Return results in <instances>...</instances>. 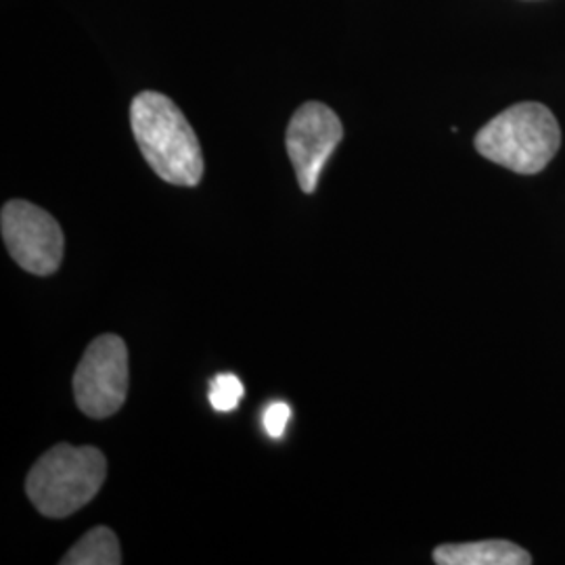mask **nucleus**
Segmentation results:
<instances>
[{
    "label": "nucleus",
    "mask_w": 565,
    "mask_h": 565,
    "mask_svg": "<svg viewBox=\"0 0 565 565\" xmlns=\"http://www.w3.org/2000/svg\"><path fill=\"white\" fill-rule=\"evenodd\" d=\"M128 396V348L118 335L105 333L88 343L74 373V398L90 419L116 415Z\"/></svg>",
    "instance_id": "4"
},
{
    "label": "nucleus",
    "mask_w": 565,
    "mask_h": 565,
    "mask_svg": "<svg viewBox=\"0 0 565 565\" xmlns=\"http://www.w3.org/2000/svg\"><path fill=\"white\" fill-rule=\"evenodd\" d=\"M2 239L9 256L25 273L49 277L63 263V231L60 223L39 205L13 200L2 205L0 214Z\"/></svg>",
    "instance_id": "5"
},
{
    "label": "nucleus",
    "mask_w": 565,
    "mask_h": 565,
    "mask_svg": "<svg viewBox=\"0 0 565 565\" xmlns=\"http://www.w3.org/2000/svg\"><path fill=\"white\" fill-rule=\"evenodd\" d=\"M342 139V120L323 103H303L294 114L287 126L285 142L303 193L317 191L324 163L329 162Z\"/></svg>",
    "instance_id": "6"
},
{
    "label": "nucleus",
    "mask_w": 565,
    "mask_h": 565,
    "mask_svg": "<svg viewBox=\"0 0 565 565\" xmlns=\"http://www.w3.org/2000/svg\"><path fill=\"white\" fill-rule=\"evenodd\" d=\"M434 562L438 565H530L532 555L509 541H478L438 546Z\"/></svg>",
    "instance_id": "7"
},
{
    "label": "nucleus",
    "mask_w": 565,
    "mask_h": 565,
    "mask_svg": "<svg viewBox=\"0 0 565 565\" xmlns=\"http://www.w3.org/2000/svg\"><path fill=\"white\" fill-rule=\"evenodd\" d=\"M130 126L142 158L162 181L195 186L203 177L202 145L177 103L145 90L130 105Z\"/></svg>",
    "instance_id": "1"
},
{
    "label": "nucleus",
    "mask_w": 565,
    "mask_h": 565,
    "mask_svg": "<svg viewBox=\"0 0 565 565\" xmlns=\"http://www.w3.org/2000/svg\"><path fill=\"white\" fill-rule=\"evenodd\" d=\"M107 461L95 446H53L32 467L25 492L44 518L63 520L88 505L102 490Z\"/></svg>",
    "instance_id": "2"
},
{
    "label": "nucleus",
    "mask_w": 565,
    "mask_h": 565,
    "mask_svg": "<svg viewBox=\"0 0 565 565\" xmlns=\"http://www.w3.org/2000/svg\"><path fill=\"white\" fill-rule=\"evenodd\" d=\"M121 551L118 536L107 525L93 527L72 546L61 565H120Z\"/></svg>",
    "instance_id": "8"
},
{
    "label": "nucleus",
    "mask_w": 565,
    "mask_h": 565,
    "mask_svg": "<svg viewBox=\"0 0 565 565\" xmlns=\"http://www.w3.org/2000/svg\"><path fill=\"white\" fill-rule=\"evenodd\" d=\"M243 396H245L243 382L237 375H233V373H221V375H216V377L212 380V384H210V394H207L210 404H212L218 413H231V411H235V408L239 406V403H242Z\"/></svg>",
    "instance_id": "9"
},
{
    "label": "nucleus",
    "mask_w": 565,
    "mask_h": 565,
    "mask_svg": "<svg viewBox=\"0 0 565 565\" xmlns=\"http://www.w3.org/2000/svg\"><path fill=\"white\" fill-rule=\"evenodd\" d=\"M289 419H291V408H289V404H268L263 415L264 431H266L270 438L279 440L282 434H285V429H287Z\"/></svg>",
    "instance_id": "10"
},
{
    "label": "nucleus",
    "mask_w": 565,
    "mask_h": 565,
    "mask_svg": "<svg viewBox=\"0 0 565 565\" xmlns=\"http://www.w3.org/2000/svg\"><path fill=\"white\" fill-rule=\"evenodd\" d=\"M562 130L553 111L541 103H518L486 124L476 149L486 160L518 174H539L555 158Z\"/></svg>",
    "instance_id": "3"
}]
</instances>
